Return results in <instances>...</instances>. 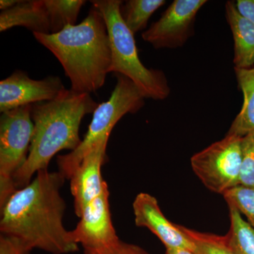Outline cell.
Returning a JSON list of instances; mask_svg holds the SVG:
<instances>
[{
    "label": "cell",
    "instance_id": "6da1fadb",
    "mask_svg": "<svg viewBox=\"0 0 254 254\" xmlns=\"http://www.w3.org/2000/svg\"><path fill=\"white\" fill-rule=\"evenodd\" d=\"M65 177L60 172H38L31 182L16 190L1 209V235L15 237L30 251L52 254L78 252L71 231L63 225L66 202L60 193Z\"/></svg>",
    "mask_w": 254,
    "mask_h": 254
},
{
    "label": "cell",
    "instance_id": "7a4b0ae2",
    "mask_svg": "<svg viewBox=\"0 0 254 254\" xmlns=\"http://www.w3.org/2000/svg\"><path fill=\"white\" fill-rule=\"evenodd\" d=\"M98 103L88 93L66 89L56 99L31 107L34 131L27 160L15 174L16 190L28 185L32 177L48 170L50 160L63 150H76L81 145L79 128L85 115L93 113Z\"/></svg>",
    "mask_w": 254,
    "mask_h": 254
},
{
    "label": "cell",
    "instance_id": "3957f363",
    "mask_svg": "<svg viewBox=\"0 0 254 254\" xmlns=\"http://www.w3.org/2000/svg\"><path fill=\"white\" fill-rule=\"evenodd\" d=\"M33 36L61 63L71 81L70 89L91 94L105 84L111 68V47L104 17L94 6L79 24Z\"/></svg>",
    "mask_w": 254,
    "mask_h": 254
},
{
    "label": "cell",
    "instance_id": "277c9868",
    "mask_svg": "<svg viewBox=\"0 0 254 254\" xmlns=\"http://www.w3.org/2000/svg\"><path fill=\"white\" fill-rule=\"evenodd\" d=\"M123 1L120 0H93L92 5L104 17L112 51L110 72L131 80L145 98L166 99L170 95L168 78L161 70L148 68L138 57L134 35L127 28L120 14Z\"/></svg>",
    "mask_w": 254,
    "mask_h": 254
},
{
    "label": "cell",
    "instance_id": "5b68a950",
    "mask_svg": "<svg viewBox=\"0 0 254 254\" xmlns=\"http://www.w3.org/2000/svg\"><path fill=\"white\" fill-rule=\"evenodd\" d=\"M117 83L108 101L98 105L81 145L68 154L58 157L59 172L69 180L93 145L110 136L116 124L127 114L136 113L144 106L145 98L129 78L116 74Z\"/></svg>",
    "mask_w": 254,
    "mask_h": 254
},
{
    "label": "cell",
    "instance_id": "8992f818",
    "mask_svg": "<svg viewBox=\"0 0 254 254\" xmlns=\"http://www.w3.org/2000/svg\"><path fill=\"white\" fill-rule=\"evenodd\" d=\"M32 105L0 117V207L16 191L14 177L27 160L34 131Z\"/></svg>",
    "mask_w": 254,
    "mask_h": 254
},
{
    "label": "cell",
    "instance_id": "52a82bcc",
    "mask_svg": "<svg viewBox=\"0 0 254 254\" xmlns=\"http://www.w3.org/2000/svg\"><path fill=\"white\" fill-rule=\"evenodd\" d=\"M242 137L228 134L190 158L195 175L206 188L223 195L240 185Z\"/></svg>",
    "mask_w": 254,
    "mask_h": 254
},
{
    "label": "cell",
    "instance_id": "ba28073f",
    "mask_svg": "<svg viewBox=\"0 0 254 254\" xmlns=\"http://www.w3.org/2000/svg\"><path fill=\"white\" fill-rule=\"evenodd\" d=\"M206 3L205 0H175L142 33V38L155 49L181 48L192 36L196 15Z\"/></svg>",
    "mask_w": 254,
    "mask_h": 254
},
{
    "label": "cell",
    "instance_id": "9c48e42d",
    "mask_svg": "<svg viewBox=\"0 0 254 254\" xmlns=\"http://www.w3.org/2000/svg\"><path fill=\"white\" fill-rule=\"evenodd\" d=\"M66 90L59 76H49L34 80L25 71L16 70L0 81V113L25 105L52 101Z\"/></svg>",
    "mask_w": 254,
    "mask_h": 254
},
{
    "label": "cell",
    "instance_id": "30bf717a",
    "mask_svg": "<svg viewBox=\"0 0 254 254\" xmlns=\"http://www.w3.org/2000/svg\"><path fill=\"white\" fill-rule=\"evenodd\" d=\"M108 187L83 209L76 228L71 231L73 240L84 250H98L120 240L112 221Z\"/></svg>",
    "mask_w": 254,
    "mask_h": 254
},
{
    "label": "cell",
    "instance_id": "8fae6325",
    "mask_svg": "<svg viewBox=\"0 0 254 254\" xmlns=\"http://www.w3.org/2000/svg\"><path fill=\"white\" fill-rule=\"evenodd\" d=\"M109 138L103 136L97 141L70 177V190L74 198L75 213L78 218L85 207L108 187L102 177L101 168L106 158Z\"/></svg>",
    "mask_w": 254,
    "mask_h": 254
},
{
    "label": "cell",
    "instance_id": "7c38bea8",
    "mask_svg": "<svg viewBox=\"0 0 254 254\" xmlns=\"http://www.w3.org/2000/svg\"><path fill=\"white\" fill-rule=\"evenodd\" d=\"M136 226L145 227L163 242L166 249H183L193 252L191 241L180 225L169 221L159 206L158 200L147 193L136 195L133 203Z\"/></svg>",
    "mask_w": 254,
    "mask_h": 254
},
{
    "label": "cell",
    "instance_id": "4fadbf2b",
    "mask_svg": "<svg viewBox=\"0 0 254 254\" xmlns=\"http://www.w3.org/2000/svg\"><path fill=\"white\" fill-rule=\"evenodd\" d=\"M23 27L33 34H51L50 22L44 0H20L11 9L0 14V32Z\"/></svg>",
    "mask_w": 254,
    "mask_h": 254
},
{
    "label": "cell",
    "instance_id": "5bb4252c",
    "mask_svg": "<svg viewBox=\"0 0 254 254\" xmlns=\"http://www.w3.org/2000/svg\"><path fill=\"white\" fill-rule=\"evenodd\" d=\"M225 16L233 35L235 68L254 67V23L238 12L235 1H227Z\"/></svg>",
    "mask_w": 254,
    "mask_h": 254
},
{
    "label": "cell",
    "instance_id": "9a60e30c",
    "mask_svg": "<svg viewBox=\"0 0 254 254\" xmlns=\"http://www.w3.org/2000/svg\"><path fill=\"white\" fill-rule=\"evenodd\" d=\"M235 72L239 87L243 93L244 103L227 133L242 138L254 131V67L235 68Z\"/></svg>",
    "mask_w": 254,
    "mask_h": 254
},
{
    "label": "cell",
    "instance_id": "2e32d148",
    "mask_svg": "<svg viewBox=\"0 0 254 254\" xmlns=\"http://www.w3.org/2000/svg\"><path fill=\"white\" fill-rule=\"evenodd\" d=\"M229 209L230 227L224 236L227 245L235 254H254V227L236 208L229 205Z\"/></svg>",
    "mask_w": 254,
    "mask_h": 254
},
{
    "label": "cell",
    "instance_id": "e0dca14e",
    "mask_svg": "<svg viewBox=\"0 0 254 254\" xmlns=\"http://www.w3.org/2000/svg\"><path fill=\"white\" fill-rule=\"evenodd\" d=\"M165 3V0H128L122 4L120 14L134 35L146 28L152 15Z\"/></svg>",
    "mask_w": 254,
    "mask_h": 254
},
{
    "label": "cell",
    "instance_id": "ac0fdd59",
    "mask_svg": "<svg viewBox=\"0 0 254 254\" xmlns=\"http://www.w3.org/2000/svg\"><path fill=\"white\" fill-rule=\"evenodd\" d=\"M50 22L51 34L76 25L84 0H44Z\"/></svg>",
    "mask_w": 254,
    "mask_h": 254
},
{
    "label": "cell",
    "instance_id": "d6986e66",
    "mask_svg": "<svg viewBox=\"0 0 254 254\" xmlns=\"http://www.w3.org/2000/svg\"><path fill=\"white\" fill-rule=\"evenodd\" d=\"M180 227L193 243L195 254H235L227 245L224 236L195 231L182 225Z\"/></svg>",
    "mask_w": 254,
    "mask_h": 254
},
{
    "label": "cell",
    "instance_id": "ffe728a7",
    "mask_svg": "<svg viewBox=\"0 0 254 254\" xmlns=\"http://www.w3.org/2000/svg\"><path fill=\"white\" fill-rule=\"evenodd\" d=\"M222 195L227 204L235 207L245 215L249 223L254 227V189L238 185Z\"/></svg>",
    "mask_w": 254,
    "mask_h": 254
},
{
    "label": "cell",
    "instance_id": "44dd1931",
    "mask_svg": "<svg viewBox=\"0 0 254 254\" xmlns=\"http://www.w3.org/2000/svg\"><path fill=\"white\" fill-rule=\"evenodd\" d=\"M240 185L254 189V131L242 138Z\"/></svg>",
    "mask_w": 254,
    "mask_h": 254
},
{
    "label": "cell",
    "instance_id": "7402d4cb",
    "mask_svg": "<svg viewBox=\"0 0 254 254\" xmlns=\"http://www.w3.org/2000/svg\"><path fill=\"white\" fill-rule=\"evenodd\" d=\"M85 254H150L138 246L119 240L116 243L98 250H84Z\"/></svg>",
    "mask_w": 254,
    "mask_h": 254
},
{
    "label": "cell",
    "instance_id": "603a6c76",
    "mask_svg": "<svg viewBox=\"0 0 254 254\" xmlns=\"http://www.w3.org/2000/svg\"><path fill=\"white\" fill-rule=\"evenodd\" d=\"M31 251L15 237L1 235L0 254H30Z\"/></svg>",
    "mask_w": 254,
    "mask_h": 254
},
{
    "label": "cell",
    "instance_id": "cb8c5ba5",
    "mask_svg": "<svg viewBox=\"0 0 254 254\" xmlns=\"http://www.w3.org/2000/svg\"><path fill=\"white\" fill-rule=\"evenodd\" d=\"M235 5L238 12L254 24V0H237Z\"/></svg>",
    "mask_w": 254,
    "mask_h": 254
},
{
    "label": "cell",
    "instance_id": "d4e9b609",
    "mask_svg": "<svg viewBox=\"0 0 254 254\" xmlns=\"http://www.w3.org/2000/svg\"><path fill=\"white\" fill-rule=\"evenodd\" d=\"M20 0H1L0 1V9L2 11L11 9L19 2Z\"/></svg>",
    "mask_w": 254,
    "mask_h": 254
},
{
    "label": "cell",
    "instance_id": "484cf974",
    "mask_svg": "<svg viewBox=\"0 0 254 254\" xmlns=\"http://www.w3.org/2000/svg\"><path fill=\"white\" fill-rule=\"evenodd\" d=\"M165 254H195L192 251L183 249H166Z\"/></svg>",
    "mask_w": 254,
    "mask_h": 254
}]
</instances>
